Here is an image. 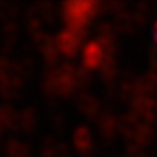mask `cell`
<instances>
[{
  "mask_svg": "<svg viewBox=\"0 0 157 157\" xmlns=\"http://www.w3.org/2000/svg\"><path fill=\"white\" fill-rule=\"evenodd\" d=\"M102 12L103 3L99 2H67L61 6V19L67 28L84 29Z\"/></svg>",
  "mask_w": 157,
  "mask_h": 157,
  "instance_id": "cell-1",
  "label": "cell"
},
{
  "mask_svg": "<svg viewBox=\"0 0 157 157\" xmlns=\"http://www.w3.org/2000/svg\"><path fill=\"white\" fill-rule=\"evenodd\" d=\"M86 38H87L86 29L66 28L61 32H58L54 41H56L58 52H61L67 58H74L78 54Z\"/></svg>",
  "mask_w": 157,
  "mask_h": 157,
  "instance_id": "cell-2",
  "label": "cell"
},
{
  "mask_svg": "<svg viewBox=\"0 0 157 157\" xmlns=\"http://www.w3.org/2000/svg\"><path fill=\"white\" fill-rule=\"evenodd\" d=\"M106 58H108L106 50L103 48L101 41L99 39L89 41L82 50V64H83L82 67H84L89 71L99 70Z\"/></svg>",
  "mask_w": 157,
  "mask_h": 157,
  "instance_id": "cell-3",
  "label": "cell"
},
{
  "mask_svg": "<svg viewBox=\"0 0 157 157\" xmlns=\"http://www.w3.org/2000/svg\"><path fill=\"white\" fill-rule=\"evenodd\" d=\"M73 144L82 157H96V143L90 129L80 125L73 132Z\"/></svg>",
  "mask_w": 157,
  "mask_h": 157,
  "instance_id": "cell-4",
  "label": "cell"
},
{
  "mask_svg": "<svg viewBox=\"0 0 157 157\" xmlns=\"http://www.w3.org/2000/svg\"><path fill=\"white\" fill-rule=\"evenodd\" d=\"M76 105H77L78 111L92 121H96L102 115L101 101L90 92H80L76 99Z\"/></svg>",
  "mask_w": 157,
  "mask_h": 157,
  "instance_id": "cell-5",
  "label": "cell"
},
{
  "mask_svg": "<svg viewBox=\"0 0 157 157\" xmlns=\"http://www.w3.org/2000/svg\"><path fill=\"white\" fill-rule=\"evenodd\" d=\"M98 122V131L101 134L102 140L105 141H113L119 134V124L118 118L109 112L102 113L101 117L96 119Z\"/></svg>",
  "mask_w": 157,
  "mask_h": 157,
  "instance_id": "cell-6",
  "label": "cell"
},
{
  "mask_svg": "<svg viewBox=\"0 0 157 157\" xmlns=\"http://www.w3.org/2000/svg\"><path fill=\"white\" fill-rule=\"evenodd\" d=\"M118 124H119V134L125 140L129 141L137 131V128L141 125V119L135 112L129 111V112L124 113L121 118H118Z\"/></svg>",
  "mask_w": 157,
  "mask_h": 157,
  "instance_id": "cell-7",
  "label": "cell"
},
{
  "mask_svg": "<svg viewBox=\"0 0 157 157\" xmlns=\"http://www.w3.org/2000/svg\"><path fill=\"white\" fill-rule=\"evenodd\" d=\"M99 70H101V80L106 84L108 87L117 86V78L119 76V67H118L117 57H108Z\"/></svg>",
  "mask_w": 157,
  "mask_h": 157,
  "instance_id": "cell-8",
  "label": "cell"
},
{
  "mask_svg": "<svg viewBox=\"0 0 157 157\" xmlns=\"http://www.w3.org/2000/svg\"><path fill=\"white\" fill-rule=\"evenodd\" d=\"M113 26L117 29V32H121V34H132V32L138 31V26L134 21V16H132V12L127 10V9L118 12L115 15Z\"/></svg>",
  "mask_w": 157,
  "mask_h": 157,
  "instance_id": "cell-9",
  "label": "cell"
},
{
  "mask_svg": "<svg viewBox=\"0 0 157 157\" xmlns=\"http://www.w3.org/2000/svg\"><path fill=\"white\" fill-rule=\"evenodd\" d=\"M39 51H41V56L44 58V63L47 66H50V68H52L58 63V56L60 52L57 50V45H56V41L51 38L50 35L38 45Z\"/></svg>",
  "mask_w": 157,
  "mask_h": 157,
  "instance_id": "cell-10",
  "label": "cell"
},
{
  "mask_svg": "<svg viewBox=\"0 0 157 157\" xmlns=\"http://www.w3.org/2000/svg\"><path fill=\"white\" fill-rule=\"evenodd\" d=\"M154 134H156V131H154V128L151 127V124L141 122V125L137 128V131H135L134 135H132V138L129 140V143H132V144H135V146H138L143 148L144 146H148V144L151 143Z\"/></svg>",
  "mask_w": 157,
  "mask_h": 157,
  "instance_id": "cell-11",
  "label": "cell"
},
{
  "mask_svg": "<svg viewBox=\"0 0 157 157\" xmlns=\"http://www.w3.org/2000/svg\"><path fill=\"white\" fill-rule=\"evenodd\" d=\"M32 7H34L36 16L41 19V22L44 25H50V26L56 25L57 12L54 5H51V3H38V5L32 6Z\"/></svg>",
  "mask_w": 157,
  "mask_h": 157,
  "instance_id": "cell-12",
  "label": "cell"
},
{
  "mask_svg": "<svg viewBox=\"0 0 157 157\" xmlns=\"http://www.w3.org/2000/svg\"><path fill=\"white\" fill-rule=\"evenodd\" d=\"M21 122H22V128L26 132H34L35 128L38 127V112L35 111V108L29 106L28 109L23 111Z\"/></svg>",
  "mask_w": 157,
  "mask_h": 157,
  "instance_id": "cell-13",
  "label": "cell"
},
{
  "mask_svg": "<svg viewBox=\"0 0 157 157\" xmlns=\"http://www.w3.org/2000/svg\"><path fill=\"white\" fill-rule=\"evenodd\" d=\"M98 32V39H117V29L113 26V23L102 22L96 28Z\"/></svg>",
  "mask_w": 157,
  "mask_h": 157,
  "instance_id": "cell-14",
  "label": "cell"
},
{
  "mask_svg": "<svg viewBox=\"0 0 157 157\" xmlns=\"http://www.w3.org/2000/svg\"><path fill=\"white\" fill-rule=\"evenodd\" d=\"M51 127L57 132L66 131V127H67V118H66V115L63 112H60V111H57L56 108H54V112L51 113Z\"/></svg>",
  "mask_w": 157,
  "mask_h": 157,
  "instance_id": "cell-15",
  "label": "cell"
},
{
  "mask_svg": "<svg viewBox=\"0 0 157 157\" xmlns=\"http://www.w3.org/2000/svg\"><path fill=\"white\" fill-rule=\"evenodd\" d=\"M148 64H150V71L157 73V45H153V48L150 50L148 54Z\"/></svg>",
  "mask_w": 157,
  "mask_h": 157,
  "instance_id": "cell-16",
  "label": "cell"
},
{
  "mask_svg": "<svg viewBox=\"0 0 157 157\" xmlns=\"http://www.w3.org/2000/svg\"><path fill=\"white\" fill-rule=\"evenodd\" d=\"M153 39H154V42L157 45V21L154 23V26H153Z\"/></svg>",
  "mask_w": 157,
  "mask_h": 157,
  "instance_id": "cell-17",
  "label": "cell"
},
{
  "mask_svg": "<svg viewBox=\"0 0 157 157\" xmlns=\"http://www.w3.org/2000/svg\"><path fill=\"white\" fill-rule=\"evenodd\" d=\"M156 103H157V95H156Z\"/></svg>",
  "mask_w": 157,
  "mask_h": 157,
  "instance_id": "cell-18",
  "label": "cell"
},
{
  "mask_svg": "<svg viewBox=\"0 0 157 157\" xmlns=\"http://www.w3.org/2000/svg\"><path fill=\"white\" fill-rule=\"evenodd\" d=\"M156 134H157V132H156Z\"/></svg>",
  "mask_w": 157,
  "mask_h": 157,
  "instance_id": "cell-19",
  "label": "cell"
}]
</instances>
